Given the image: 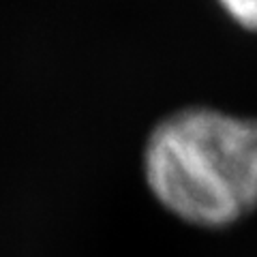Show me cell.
<instances>
[{
    "label": "cell",
    "mask_w": 257,
    "mask_h": 257,
    "mask_svg": "<svg viewBox=\"0 0 257 257\" xmlns=\"http://www.w3.org/2000/svg\"><path fill=\"white\" fill-rule=\"evenodd\" d=\"M144 178L176 219L227 227L257 208V118L184 107L152 128Z\"/></svg>",
    "instance_id": "cell-1"
},
{
    "label": "cell",
    "mask_w": 257,
    "mask_h": 257,
    "mask_svg": "<svg viewBox=\"0 0 257 257\" xmlns=\"http://www.w3.org/2000/svg\"><path fill=\"white\" fill-rule=\"evenodd\" d=\"M238 26L257 32V0H216Z\"/></svg>",
    "instance_id": "cell-2"
}]
</instances>
